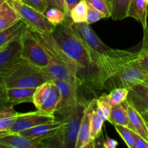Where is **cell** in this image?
I'll list each match as a JSON object with an SVG mask.
<instances>
[{"instance_id":"5b68a950","label":"cell","mask_w":148,"mask_h":148,"mask_svg":"<svg viewBox=\"0 0 148 148\" xmlns=\"http://www.w3.org/2000/svg\"><path fill=\"white\" fill-rule=\"evenodd\" d=\"M135 59L107 78L102 83L101 90L105 89L110 91L116 88H129L136 82H142L148 75V72L135 64Z\"/></svg>"},{"instance_id":"1f68e13d","label":"cell","mask_w":148,"mask_h":148,"mask_svg":"<svg viewBox=\"0 0 148 148\" xmlns=\"http://www.w3.org/2000/svg\"><path fill=\"white\" fill-rule=\"evenodd\" d=\"M94 8L102 13L105 17H111V7L108 0H85Z\"/></svg>"},{"instance_id":"8fae6325","label":"cell","mask_w":148,"mask_h":148,"mask_svg":"<svg viewBox=\"0 0 148 148\" xmlns=\"http://www.w3.org/2000/svg\"><path fill=\"white\" fill-rule=\"evenodd\" d=\"M56 120L55 114H49L40 111L28 113H20L8 132L20 133L25 130Z\"/></svg>"},{"instance_id":"4316f807","label":"cell","mask_w":148,"mask_h":148,"mask_svg":"<svg viewBox=\"0 0 148 148\" xmlns=\"http://www.w3.org/2000/svg\"><path fill=\"white\" fill-rule=\"evenodd\" d=\"M112 106L107 98V94L103 93L98 98H96L95 111L102 117L103 121H107L111 112Z\"/></svg>"},{"instance_id":"f546056e","label":"cell","mask_w":148,"mask_h":148,"mask_svg":"<svg viewBox=\"0 0 148 148\" xmlns=\"http://www.w3.org/2000/svg\"><path fill=\"white\" fill-rule=\"evenodd\" d=\"M44 15L48 21L55 26L63 23L67 17L64 12L56 7H48L45 11Z\"/></svg>"},{"instance_id":"cb8c5ba5","label":"cell","mask_w":148,"mask_h":148,"mask_svg":"<svg viewBox=\"0 0 148 148\" xmlns=\"http://www.w3.org/2000/svg\"><path fill=\"white\" fill-rule=\"evenodd\" d=\"M111 7V17L114 20L126 18L131 0H108Z\"/></svg>"},{"instance_id":"52a82bcc","label":"cell","mask_w":148,"mask_h":148,"mask_svg":"<svg viewBox=\"0 0 148 148\" xmlns=\"http://www.w3.org/2000/svg\"><path fill=\"white\" fill-rule=\"evenodd\" d=\"M70 25L74 33L84 42V44L90 50L94 64L98 55L110 54L115 51V49H111L103 43L94 30L90 27V25L87 24L86 23H75L71 19Z\"/></svg>"},{"instance_id":"d590c367","label":"cell","mask_w":148,"mask_h":148,"mask_svg":"<svg viewBox=\"0 0 148 148\" xmlns=\"http://www.w3.org/2000/svg\"><path fill=\"white\" fill-rule=\"evenodd\" d=\"M133 137H134V148H148L147 140L135 132L133 133Z\"/></svg>"},{"instance_id":"2e32d148","label":"cell","mask_w":148,"mask_h":148,"mask_svg":"<svg viewBox=\"0 0 148 148\" xmlns=\"http://www.w3.org/2000/svg\"><path fill=\"white\" fill-rule=\"evenodd\" d=\"M66 124L65 119H61L60 120H55L53 121L44 123L29 130L20 132V134L33 139H41L44 140L45 139L52 137L60 130L62 127Z\"/></svg>"},{"instance_id":"44dd1931","label":"cell","mask_w":148,"mask_h":148,"mask_svg":"<svg viewBox=\"0 0 148 148\" xmlns=\"http://www.w3.org/2000/svg\"><path fill=\"white\" fill-rule=\"evenodd\" d=\"M128 102L127 101L113 106L112 107L111 112L107 121L111 123L113 125H123L129 127V121L127 112Z\"/></svg>"},{"instance_id":"484cf974","label":"cell","mask_w":148,"mask_h":148,"mask_svg":"<svg viewBox=\"0 0 148 148\" xmlns=\"http://www.w3.org/2000/svg\"><path fill=\"white\" fill-rule=\"evenodd\" d=\"M88 12V5L85 0H81L74 6L70 12V18L73 23H86Z\"/></svg>"},{"instance_id":"d4e9b609","label":"cell","mask_w":148,"mask_h":148,"mask_svg":"<svg viewBox=\"0 0 148 148\" xmlns=\"http://www.w3.org/2000/svg\"><path fill=\"white\" fill-rule=\"evenodd\" d=\"M144 36L141 50L134 59L135 64L148 72V27L143 28Z\"/></svg>"},{"instance_id":"d6a6232c","label":"cell","mask_w":148,"mask_h":148,"mask_svg":"<svg viewBox=\"0 0 148 148\" xmlns=\"http://www.w3.org/2000/svg\"><path fill=\"white\" fill-rule=\"evenodd\" d=\"M87 5H88V12H87L86 22L87 24H93V23H97L101 19L105 18V16L102 13L96 10L95 8H94L92 6L90 5L88 3H87Z\"/></svg>"},{"instance_id":"4fadbf2b","label":"cell","mask_w":148,"mask_h":148,"mask_svg":"<svg viewBox=\"0 0 148 148\" xmlns=\"http://www.w3.org/2000/svg\"><path fill=\"white\" fill-rule=\"evenodd\" d=\"M20 59V38L0 49V79Z\"/></svg>"},{"instance_id":"30bf717a","label":"cell","mask_w":148,"mask_h":148,"mask_svg":"<svg viewBox=\"0 0 148 148\" xmlns=\"http://www.w3.org/2000/svg\"><path fill=\"white\" fill-rule=\"evenodd\" d=\"M59 92V101L56 112L65 119L68 116L78 99V85L67 80H53Z\"/></svg>"},{"instance_id":"e575fe53","label":"cell","mask_w":148,"mask_h":148,"mask_svg":"<svg viewBox=\"0 0 148 148\" xmlns=\"http://www.w3.org/2000/svg\"><path fill=\"white\" fill-rule=\"evenodd\" d=\"M45 2L47 6V8L48 7H56L64 12L65 15L68 17V12H67L65 0H45Z\"/></svg>"},{"instance_id":"f1b7e54d","label":"cell","mask_w":148,"mask_h":148,"mask_svg":"<svg viewBox=\"0 0 148 148\" xmlns=\"http://www.w3.org/2000/svg\"><path fill=\"white\" fill-rule=\"evenodd\" d=\"M129 95V88H116L111 90L107 94V98L112 106L118 105L127 100Z\"/></svg>"},{"instance_id":"ac0fdd59","label":"cell","mask_w":148,"mask_h":148,"mask_svg":"<svg viewBox=\"0 0 148 148\" xmlns=\"http://www.w3.org/2000/svg\"><path fill=\"white\" fill-rule=\"evenodd\" d=\"M127 112L129 116V128L148 141V124L143 115L129 102Z\"/></svg>"},{"instance_id":"b9f144b4","label":"cell","mask_w":148,"mask_h":148,"mask_svg":"<svg viewBox=\"0 0 148 148\" xmlns=\"http://www.w3.org/2000/svg\"><path fill=\"white\" fill-rule=\"evenodd\" d=\"M146 119L147 122V124H148V119Z\"/></svg>"},{"instance_id":"8992f818","label":"cell","mask_w":148,"mask_h":148,"mask_svg":"<svg viewBox=\"0 0 148 148\" xmlns=\"http://www.w3.org/2000/svg\"><path fill=\"white\" fill-rule=\"evenodd\" d=\"M7 1L31 30L41 33H52L55 28V26L48 21L44 13L25 4L21 0H7Z\"/></svg>"},{"instance_id":"7c38bea8","label":"cell","mask_w":148,"mask_h":148,"mask_svg":"<svg viewBox=\"0 0 148 148\" xmlns=\"http://www.w3.org/2000/svg\"><path fill=\"white\" fill-rule=\"evenodd\" d=\"M44 147V140L33 139L20 133H0V148H41Z\"/></svg>"},{"instance_id":"6da1fadb","label":"cell","mask_w":148,"mask_h":148,"mask_svg":"<svg viewBox=\"0 0 148 148\" xmlns=\"http://www.w3.org/2000/svg\"><path fill=\"white\" fill-rule=\"evenodd\" d=\"M71 18L55 26L51 33L67 55L78 66V78L80 85L96 88L97 68L91 53L84 42L74 33L70 25Z\"/></svg>"},{"instance_id":"4dcf8cb0","label":"cell","mask_w":148,"mask_h":148,"mask_svg":"<svg viewBox=\"0 0 148 148\" xmlns=\"http://www.w3.org/2000/svg\"><path fill=\"white\" fill-rule=\"evenodd\" d=\"M114 126L116 132L118 133L125 144L129 148H134V137H133V131H132L129 127L126 126L118 125L115 124Z\"/></svg>"},{"instance_id":"f35d334b","label":"cell","mask_w":148,"mask_h":148,"mask_svg":"<svg viewBox=\"0 0 148 148\" xmlns=\"http://www.w3.org/2000/svg\"><path fill=\"white\" fill-rule=\"evenodd\" d=\"M142 115H143V116L145 117V119H148V111H145V113H143V114H142Z\"/></svg>"},{"instance_id":"836d02e7","label":"cell","mask_w":148,"mask_h":148,"mask_svg":"<svg viewBox=\"0 0 148 148\" xmlns=\"http://www.w3.org/2000/svg\"><path fill=\"white\" fill-rule=\"evenodd\" d=\"M21 1L44 14L47 9L45 0H21Z\"/></svg>"},{"instance_id":"60d3db41","label":"cell","mask_w":148,"mask_h":148,"mask_svg":"<svg viewBox=\"0 0 148 148\" xmlns=\"http://www.w3.org/2000/svg\"><path fill=\"white\" fill-rule=\"evenodd\" d=\"M6 1V0H0V7H1V6H2V4H4V2H5Z\"/></svg>"},{"instance_id":"603a6c76","label":"cell","mask_w":148,"mask_h":148,"mask_svg":"<svg viewBox=\"0 0 148 148\" xmlns=\"http://www.w3.org/2000/svg\"><path fill=\"white\" fill-rule=\"evenodd\" d=\"M19 114L13 108L12 106L0 105V133L10 130Z\"/></svg>"},{"instance_id":"e0dca14e","label":"cell","mask_w":148,"mask_h":148,"mask_svg":"<svg viewBox=\"0 0 148 148\" xmlns=\"http://www.w3.org/2000/svg\"><path fill=\"white\" fill-rule=\"evenodd\" d=\"M126 101L141 114L148 111V85L143 82L131 85Z\"/></svg>"},{"instance_id":"d6986e66","label":"cell","mask_w":148,"mask_h":148,"mask_svg":"<svg viewBox=\"0 0 148 148\" xmlns=\"http://www.w3.org/2000/svg\"><path fill=\"white\" fill-rule=\"evenodd\" d=\"M148 3L147 0H131L128 10V17H132L142 25L143 28L147 27Z\"/></svg>"},{"instance_id":"ab89813d","label":"cell","mask_w":148,"mask_h":148,"mask_svg":"<svg viewBox=\"0 0 148 148\" xmlns=\"http://www.w3.org/2000/svg\"><path fill=\"white\" fill-rule=\"evenodd\" d=\"M142 82H143L144 83L146 84V85H148V75H147V76L146 77H145V79H144V80L142 81Z\"/></svg>"},{"instance_id":"8d00e7d4","label":"cell","mask_w":148,"mask_h":148,"mask_svg":"<svg viewBox=\"0 0 148 148\" xmlns=\"http://www.w3.org/2000/svg\"><path fill=\"white\" fill-rule=\"evenodd\" d=\"M118 145V143L117 140H113V139L109 138L107 137L106 140L103 142L102 146L104 148H115Z\"/></svg>"},{"instance_id":"83f0119b","label":"cell","mask_w":148,"mask_h":148,"mask_svg":"<svg viewBox=\"0 0 148 148\" xmlns=\"http://www.w3.org/2000/svg\"><path fill=\"white\" fill-rule=\"evenodd\" d=\"M104 122L102 117L94 109L90 120V138L92 141H95L101 134Z\"/></svg>"},{"instance_id":"7402d4cb","label":"cell","mask_w":148,"mask_h":148,"mask_svg":"<svg viewBox=\"0 0 148 148\" xmlns=\"http://www.w3.org/2000/svg\"><path fill=\"white\" fill-rule=\"evenodd\" d=\"M19 20V14L6 0L0 7V31L10 27Z\"/></svg>"},{"instance_id":"9a60e30c","label":"cell","mask_w":148,"mask_h":148,"mask_svg":"<svg viewBox=\"0 0 148 148\" xmlns=\"http://www.w3.org/2000/svg\"><path fill=\"white\" fill-rule=\"evenodd\" d=\"M35 88H0V96L4 104L10 106L33 103Z\"/></svg>"},{"instance_id":"7bdbcfd3","label":"cell","mask_w":148,"mask_h":148,"mask_svg":"<svg viewBox=\"0 0 148 148\" xmlns=\"http://www.w3.org/2000/svg\"><path fill=\"white\" fill-rule=\"evenodd\" d=\"M147 3H148V0H147Z\"/></svg>"},{"instance_id":"ffe728a7","label":"cell","mask_w":148,"mask_h":148,"mask_svg":"<svg viewBox=\"0 0 148 148\" xmlns=\"http://www.w3.org/2000/svg\"><path fill=\"white\" fill-rule=\"evenodd\" d=\"M27 25L20 19L10 27L0 31V49L12 40L20 38Z\"/></svg>"},{"instance_id":"7a4b0ae2","label":"cell","mask_w":148,"mask_h":148,"mask_svg":"<svg viewBox=\"0 0 148 148\" xmlns=\"http://www.w3.org/2000/svg\"><path fill=\"white\" fill-rule=\"evenodd\" d=\"M43 69L20 59L0 79V88H35L46 82Z\"/></svg>"},{"instance_id":"3957f363","label":"cell","mask_w":148,"mask_h":148,"mask_svg":"<svg viewBox=\"0 0 148 148\" xmlns=\"http://www.w3.org/2000/svg\"><path fill=\"white\" fill-rule=\"evenodd\" d=\"M88 103L78 98L68 116L65 117L66 124L53 136L56 147L75 148L81 120L84 116Z\"/></svg>"},{"instance_id":"277c9868","label":"cell","mask_w":148,"mask_h":148,"mask_svg":"<svg viewBox=\"0 0 148 148\" xmlns=\"http://www.w3.org/2000/svg\"><path fill=\"white\" fill-rule=\"evenodd\" d=\"M20 56L21 59L41 69L46 67L50 59L33 30L28 26L20 37Z\"/></svg>"},{"instance_id":"5bb4252c","label":"cell","mask_w":148,"mask_h":148,"mask_svg":"<svg viewBox=\"0 0 148 148\" xmlns=\"http://www.w3.org/2000/svg\"><path fill=\"white\" fill-rule=\"evenodd\" d=\"M96 98H94L87 104L84 116L81 120L75 148H86L95 147V141L90 138V120L91 114L95 109Z\"/></svg>"},{"instance_id":"9c48e42d","label":"cell","mask_w":148,"mask_h":148,"mask_svg":"<svg viewBox=\"0 0 148 148\" xmlns=\"http://www.w3.org/2000/svg\"><path fill=\"white\" fill-rule=\"evenodd\" d=\"M33 32L38 40L44 48L51 60L66 65L78 75V65L65 53L51 33H41L34 30Z\"/></svg>"},{"instance_id":"74e56055","label":"cell","mask_w":148,"mask_h":148,"mask_svg":"<svg viewBox=\"0 0 148 148\" xmlns=\"http://www.w3.org/2000/svg\"><path fill=\"white\" fill-rule=\"evenodd\" d=\"M81 0H65V4H66L67 12H68V17H70V12L71 10L74 7L75 4H78Z\"/></svg>"},{"instance_id":"ba28073f","label":"cell","mask_w":148,"mask_h":148,"mask_svg":"<svg viewBox=\"0 0 148 148\" xmlns=\"http://www.w3.org/2000/svg\"><path fill=\"white\" fill-rule=\"evenodd\" d=\"M59 101V92L53 81H46L36 88L33 103L38 111L55 114Z\"/></svg>"}]
</instances>
